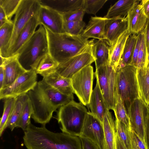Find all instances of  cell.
I'll list each match as a JSON object with an SVG mask.
<instances>
[{"label":"cell","instance_id":"obj_8","mask_svg":"<svg viewBox=\"0 0 149 149\" xmlns=\"http://www.w3.org/2000/svg\"><path fill=\"white\" fill-rule=\"evenodd\" d=\"M94 74L93 66L89 65L74 74L71 79L73 93L85 106L89 104L93 90Z\"/></svg>","mask_w":149,"mask_h":149},{"label":"cell","instance_id":"obj_31","mask_svg":"<svg viewBox=\"0 0 149 149\" xmlns=\"http://www.w3.org/2000/svg\"><path fill=\"white\" fill-rule=\"evenodd\" d=\"M115 107L114 111L115 118L124 124L130 130L131 124L128 114L120 96L116 88L115 92Z\"/></svg>","mask_w":149,"mask_h":149},{"label":"cell","instance_id":"obj_42","mask_svg":"<svg viewBox=\"0 0 149 149\" xmlns=\"http://www.w3.org/2000/svg\"><path fill=\"white\" fill-rule=\"evenodd\" d=\"M142 34V30L137 35V40L134 49L132 61L131 65L137 68V63L138 54L140 49V44Z\"/></svg>","mask_w":149,"mask_h":149},{"label":"cell","instance_id":"obj_25","mask_svg":"<svg viewBox=\"0 0 149 149\" xmlns=\"http://www.w3.org/2000/svg\"><path fill=\"white\" fill-rule=\"evenodd\" d=\"M41 4L49 6L61 14L82 8L84 0H40Z\"/></svg>","mask_w":149,"mask_h":149},{"label":"cell","instance_id":"obj_24","mask_svg":"<svg viewBox=\"0 0 149 149\" xmlns=\"http://www.w3.org/2000/svg\"><path fill=\"white\" fill-rule=\"evenodd\" d=\"M102 124L104 135V149H116L115 120L108 109L104 116Z\"/></svg>","mask_w":149,"mask_h":149},{"label":"cell","instance_id":"obj_3","mask_svg":"<svg viewBox=\"0 0 149 149\" xmlns=\"http://www.w3.org/2000/svg\"><path fill=\"white\" fill-rule=\"evenodd\" d=\"M44 27L47 36L48 54L59 64L91 50L94 39L89 40L81 36H74L65 33H55Z\"/></svg>","mask_w":149,"mask_h":149},{"label":"cell","instance_id":"obj_11","mask_svg":"<svg viewBox=\"0 0 149 149\" xmlns=\"http://www.w3.org/2000/svg\"><path fill=\"white\" fill-rule=\"evenodd\" d=\"M127 112L131 128L144 141L145 121L149 113L148 106L142 98H137L131 104Z\"/></svg>","mask_w":149,"mask_h":149},{"label":"cell","instance_id":"obj_9","mask_svg":"<svg viewBox=\"0 0 149 149\" xmlns=\"http://www.w3.org/2000/svg\"><path fill=\"white\" fill-rule=\"evenodd\" d=\"M41 5L39 0H22L13 21V31L8 45L7 53L29 20L38 14Z\"/></svg>","mask_w":149,"mask_h":149},{"label":"cell","instance_id":"obj_51","mask_svg":"<svg viewBox=\"0 0 149 149\" xmlns=\"http://www.w3.org/2000/svg\"><path fill=\"white\" fill-rule=\"evenodd\" d=\"M148 107L149 108V104L148 105Z\"/></svg>","mask_w":149,"mask_h":149},{"label":"cell","instance_id":"obj_14","mask_svg":"<svg viewBox=\"0 0 149 149\" xmlns=\"http://www.w3.org/2000/svg\"><path fill=\"white\" fill-rule=\"evenodd\" d=\"M37 16L40 25H42L55 33H65L62 14L57 11L49 6L41 4Z\"/></svg>","mask_w":149,"mask_h":149},{"label":"cell","instance_id":"obj_27","mask_svg":"<svg viewBox=\"0 0 149 149\" xmlns=\"http://www.w3.org/2000/svg\"><path fill=\"white\" fill-rule=\"evenodd\" d=\"M136 77L142 98L149 104V62L142 67L137 68Z\"/></svg>","mask_w":149,"mask_h":149},{"label":"cell","instance_id":"obj_44","mask_svg":"<svg viewBox=\"0 0 149 149\" xmlns=\"http://www.w3.org/2000/svg\"><path fill=\"white\" fill-rule=\"evenodd\" d=\"M144 141L147 149H149V113L145 121Z\"/></svg>","mask_w":149,"mask_h":149},{"label":"cell","instance_id":"obj_1","mask_svg":"<svg viewBox=\"0 0 149 149\" xmlns=\"http://www.w3.org/2000/svg\"><path fill=\"white\" fill-rule=\"evenodd\" d=\"M31 102L34 112L31 118L36 123L45 125L53 113L61 106L74 100V95L68 96L58 91L43 80L38 82L26 94Z\"/></svg>","mask_w":149,"mask_h":149},{"label":"cell","instance_id":"obj_20","mask_svg":"<svg viewBox=\"0 0 149 149\" xmlns=\"http://www.w3.org/2000/svg\"><path fill=\"white\" fill-rule=\"evenodd\" d=\"M42 80L61 93L68 96L73 95L71 79L61 76L56 71L43 77Z\"/></svg>","mask_w":149,"mask_h":149},{"label":"cell","instance_id":"obj_32","mask_svg":"<svg viewBox=\"0 0 149 149\" xmlns=\"http://www.w3.org/2000/svg\"><path fill=\"white\" fill-rule=\"evenodd\" d=\"M59 64L48 54L40 61L35 71L44 77L55 71Z\"/></svg>","mask_w":149,"mask_h":149},{"label":"cell","instance_id":"obj_46","mask_svg":"<svg viewBox=\"0 0 149 149\" xmlns=\"http://www.w3.org/2000/svg\"><path fill=\"white\" fill-rule=\"evenodd\" d=\"M147 18H149V0H143L140 3Z\"/></svg>","mask_w":149,"mask_h":149},{"label":"cell","instance_id":"obj_37","mask_svg":"<svg viewBox=\"0 0 149 149\" xmlns=\"http://www.w3.org/2000/svg\"><path fill=\"white\" fill-rule=\"evenodd\" d=\"M22 0H0V7L10 20L15 15Z\"/></svg>","mask_w":149,"mask_h":149},{"label":"cell","instance_id":"obj_28","mask_svg":"<svg viewBox=\"0 0 149 149\" xmlns=\"http://www.w3.org/2000/svg\"><path fill=\"white\" fill-rule=\"evenodd\" d=\"M137 40V36L131 34L126 41L122 55L118 70L128 65H131Z\"/></svg>","mask_w":149,"mask_h":149},{"label":"cell","instance_id":"obj_17","mask_svg":"<svg viewBox=\"0 0 149 149\" xmlns=\"http://www.w3.org/2000/svg\"><path fill=\"white\" fill-rule=\"evenodd\" d=\"M37 15L32 17L22 30L14 44L8 51L6 58L16 55L33 35L37 26L40 25Z\"/></svg>","mask_w":149,"mask_h":149},{"label":"cell","instance_id":"obj_29","mask_svg":"<svg viewBox=\"0 0 149 149\" xmlns=\"http://www.w3.org/2000/svg\"><path fill=\"white\" fill-rule=\"evenodd\" d=\"M13 29L12 21L0 27V56L6 58L8 46L11 39Z\"/></svg>","mask_w":149,"mask_h":149},{"label":"cell","instance_id":"obj_34","mask_svg":"<svg viewBox=\"0 0 149 149\" xmlns=\"http://www.w3.org/2000/svg\"><path fill=\"white\" fill-rule=\"evenodd\" d=\"M116 118V134L126 149H131L130 129L123 123Z\"/></svg>","mask_w":149,"mask_h":149},{"label":"cell","instance_id":"obj_12","mask_svg":"<svg viewBox=\"0 0 149 149\" xmlns=\"http://www.w3.org/2000/svg\"><path fill=\"white\" fill-rule=\"evenodd\" d=\"M91 51L83 52L59 64L56 71L63 77L71 79L81 70L95 61Z\"/></svg>","mask_w":149,"mask_h":149},{"label":"cell","instance_id":"obj_48","mask_svg":"<svg viewBox=\"0 0 149 149\" xmlns=\"http://www.w3.org/2000/svg\"><path fill=\"white\" fill-rule=\"evenodd\" d=\"M5 78L4 68L3 66H0V90L2 89Z\"/></svg>","mask_w":149,"mask_h":149},{"label":"cell","instance_id":"obj_19","mask_svg":"<svg viewBox=\"0 0 149 149\" xmlns=\"http://www.w3.org/2000/svg\"><path fill=\"white\" fill-rule=\"evenodd\" d=\"M139 1L128 13V30L132 34H138L145 28L147 17Z\"/></svg>","mask_w":149,"mask_h":149},{"label":"cell","instance_id":"obj_50","mask_svg":"<svg viewBox=\"0 0 149 149\" xmlns=\"http://www.w3.org/2000/svg\"><path fill=\"white\" fill-rule=\"evenodd\" d=\"M149 54L147 56V62H146V65L148 63H149Z\"/></svg>","mask_w":149,"mask_h":149},{"label":"cell","instance_id":"obj_47","mask_svg":"<svg viewBox=\"0 0 149 149\" xmlns=\"http://www.w3.org/2000/svg\"><path fill=\"white\" fill-rule=\"evenodd\" d=\"M12 21L8 18L3 9L0 7V27L6 23Z\"/></svg>","mask_w":149,"mask_h":149},{"label":"cell","instance_id":"obj_5","mask_svg":"<svg viewBox=\"0 0 149 149\" xmlns=\"http://www.w3.org/2000/svg\"><path fill=\"white\" fill-rule=\"evenodd\" d=\"M87 112L84 105L74 100L60 107L56 118L62 132L79 136Z\"/></svg>","mask_w":149,"mask_h":149},{"label":"cell","instance_id":"obj_26","mask_svg":"<svg viewBox=\"0 0 149 149\" xmlns=\"http://www.w3.org/2000/svg\"><path fill=\"white\" fill-rule=\"evenodd\" d=\"M139 1L136 0H118L111 6L104 17L106 18L125 17Z\"/></svg>","mask_w":149,"mask_h":149},{"label":"cell","instance_id":"obj_40","mask_svg":"<svg viewBox=\"0 0 149 149\" xmlns=\"http://www.w3.org/2000/svg\"><path fill=\"white\" fill-rule=\"evenodd\" d=\"M129 132L131 149H147L144 141L131 128Z\"/></svg>","mask_w":149,"mask_h":149},{"label":"cell","instance_id":"obj_45","mask_svg":"<svg viewBox=\"0 0 149 149\" xmlns=\"http://www.w3.org/2000/svg\"><path fill=\"white\" fill-rule=\"evenodd\" d=\"M144 28L145 38L148 56L149 54V18H147V19Z\"/></svg>","mask_w":149,"mask_h":149},{"label":"cell","instance_id":"obj_49","mask_svg":"<svg viewBox=\"0 0 149 149\" xmlns=\"http://www.w3.org/2000/svg\"><path fill=\"white\" fill-rule=\"evenodd\" d=\"M116 149H126L116 134Z\"/></svg>","mask_w":149,"mask_h":149},{"label":"cell","instance_id":"obj_33","mask_svg":"<svg viewBox=\"0 0 149 149\" xmlns=\"http://www.w3.org/2000/svg\"><path fill=\"white\" fill-rule=\"evenodd\" d=\"M33 112L31 102L27 95L25 101L21 115L17 127L21 128L24 132L26 130L31 123V118Z\"/></svg>","mask_w":149,"mask_h":149},{"label":"cell","instance_id":"obj_35","mask_svg":"<svg viewBox=\"0 0 149 149\" xmlns=\"http://www.w3.org/2000/svg\"><path fill=\"white\" fill-rule=\"evenodd\" d=\"M15 98H11L5 99L3 113L0 122V136H2L3 132L7 127L8 123L13 108Z\"/></svg>","mask_w":149,"mask_h":149},{"label":"cell","instance_id":"obj_23","mask_svg":"<svg viewBox=\"0 0 149 149\" xmlns=\"http://www.w3.org/2000/svg\"><path fill=\"white\" fill-rule=\"evenodd\" d=\"M106 19L104 17H91L81 36L87 39L91 38L105 39L104 30Z\"/></svg>","mask_w":149,"mask_h":149},{"label":"cell","instance_id":"obj_10","mask_svg":"<svg viewBox=\"0 0 149 149\" xmlns=\"http://www.w3.org/2000/svg\"><path fill=\"white\" fill-rule=\"evenodd\" d=\"M37 77L35 70L26 71L9 86L0 90V99L15 98L26 94L36 85Z\"/></svg>","mask_w":149,"mask_h":149},{"label":"cell","instance_id":"obj_13","mask_svg":"<svg viewBox=\"0 0 149 149\" xmlns=\"http://www.w3.org/2000/svg\"><path fill=\"white\" fill-rule=\"evenodd\" d=\"M79 137L88 139L97 145L99 149H104V135L102 123L90 111L87 113Z\"/></svg>","mask_w":149,"mask_h":149},{"label":"cell","instance_id":"obj_36","mask_svg":"<svg viewBox=\"0 0 149 149\" xmlns=\"http://www.w3.org/2000/svg\"><path fill=\"white\" fill-rule=\"evenodd\" d=\"M85 25L83 20L64 21L63 29L65 33L72 36H81Z\"/></svg>","mask_w":149,"mask_h":149},{"label":"cell","instance_id":"obj_22","mask_svg":"<svg viewBox=\"0 0 149 149\" xmlns=\"http://www.w3.org/2000/svg\"><path fill=\"white\" fill-rule=\"evenodd\" d=\"M110 45L106 39L94 40L91 47V53L95 63L96 69L108 63Z\"/></svg>","mask_w":149,"mask_h":149},{"label":"cell","instance_id":"obj_6","mask_svg":"<svg viewBox=\"0 0 149 149\" xmlns=\"http://www.w3.org/2000/svg\"><path fill=\"white\" fill-rule=\"evenodd\" d=\"M137 68L128 65L117 71L116 88L127 112L132 102L142 98L136 77Z\"/></svg>","mask_w":149,"mask_h":149},{"label":"cell","instance_id":"obj_38","mask_svg":"<svg viewBox=\"0 0 149 149\" xmlns=\"http://www.w3.org/2000/svg\"><path fill=\"white\" fill-rule=\"evenodd\" d=\"M107 0H84L82 9L89 14L95 15Z\"/></svg>","mask_w":149,"mask_h":149},{"label":"cell","instance_id":"obj_16","mask_svg":"<svg viewBox=\"0 0 149 149\" xmlns=\"http://www.w3.org/2000/svg\"><path fill=\"white\" fill-rule=\"evenodd\" d=\"M128 28L127 17L106 18L104 30L105 39L110 46Z\"/></svg>","mask_w":149,"mask_h":149},{"label":"cell","instance_id":"obj_41","mask_svg":"<svg viewBox=\"0 0 149 149\" xmlns=\"http://www.w3.org/2000/svg\"><path fill=\"white\" fill-rule=\"evenodd\" d=\"M85 13L82 8L71 11L62 14L64 21H76L83 20Z\"/></svg>","mask_w":149,"mask_h":149},{"label":"cell","instance_id":"obj_15","mask_svg":"<svg viewBox=\"0 0 149 149\" xmlns=\"http://www.w3.org/2000/svg\"><path fill=\"white\" fill-rule=\"evenodd\" d=\"M0 56V66L3 67L5 74L3 89L9 86L27 71L19 63L17 55L7 58Z\"/></svg>","mask_w":149,"mask_h":149},{"label":"cell","instance_id":"obj_7","mask_svg":"<svg viewBox=\"0 0 149 149\" xmlns=\"http://www.w3.org/2000/svg\"><path fill=\"white\" fill-rule=\"evenodd\" d=\"M116 74L117 71L108 63L96 69L95 72L109 110L114 109Z\"/></svg>","mask_w":149,"mask_h":149},{"label":"cell","instance_id":"obj_2","mask_svg":"<svg viewBox=\"0 0 149 149\" xmlns=\"http://www.w3.org/2000/svg\"><path fill=\"white\" fill-rule=\"evenodd\" d=\"M31 123L24 131V143L27 149H82L79 137L48 130Z\"/></svg>","mask_w":149,"mask_h":149},{"label":"cell","instance_id":"obj_43","mask_svg":"<svg viewBox=\"0 0 149 149\" xmlns=\"http://www.w3.org/2000/svg\"><path fill=\"white\" fill-rule=\"evenodd\" d=\"M81 142L82 149H99L98 147L90 140L79 137Z\"/></svg>","mask_w":149,"mask_h":149},{"label":"cell","instance_id":"obj_21","mask_svg":"<svg viewBox=\"0 0 149 149\" xmlns=\"http://www.w3.org/2000/svg\"><path fill=\"white\" fill-rule=\"evenodd\" d=\"M132 33L128 29L111 45L109 49V64L117 71L127 39Z\"/></svg>","mask_w":149,"mask_h":149},{"label":"cell","instance_id":"obj_18","mask_svg":"<svg viewBox=\"0 0 149 149\" xmlns=\"http://www.w3.org/2000/svg\"><path fill=\"white\" fill-rule=\"evenodd\" d=\"M88 106L92 114L102 123L104 115L108 109L97 80L96 85L93 90Z\"/></svg>","mask_w":149,"mask_h":149},{"label":"cell","instance_id":"obj_4","mask_svg":"<svg viewBox=\"0 0 149 149\" xmlns=\"http://www.w3.org/2000/svg\"><path fill=\"white\" fill-rule=\"evenodd\" d=\"M48 54L46 31L44 26L40 25L16 55L20 64L28 71L36 70L40 61Z\"/></svg>","mask_w":149,"mask_h":149},{"label":"cell","instance_id":"obj_30","mask_svg":"<svg viewBox=\"0 0 149 149\" xmlns=\"http://www.w3.org/2000/svg\"><path fill=\"white\" fill-rule=\"evenodd\" d=\"M26 94L19 96L15 100L11 115L8 120L7 127L11 131L16 127L20 118L25 101L27 97Z\"/></svg>","mask_w":149,"mask_h":149},{"label":"cell","instance_id":"obj_39","mask_svg":"<svg viewBox=\"0 0 149 149\" xmlns=\"http://www.w3.org/2000/svg\"><path fill=\"white\" fill-rule=\"evenodd\" d=\"M144 28L142 30L141 40L137 60V68L145 66L146 63L147 54Z\"/></svg>","mask_w":149,"mask_h":149}]
</instances>
